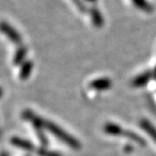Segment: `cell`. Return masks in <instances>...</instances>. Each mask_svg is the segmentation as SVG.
<instances>
[{"label":"cell","instance_id":"5b68a950","mask_svg":"<svg viewBox=\"0 0 156 156\" xmlns=\"http://www.w3.org/2000/svg\"><path fill=\"white\" fill-rule=\"evenodd\" d=\"M140 128L143 130H145L147 134L156 142V128H154V126L146 119L140 120Z\"/></svg>","mask_w":156,"mask_h":156},{"label":"cell","instance_id":"8992f818","mask_svg":"<svg viewBox=\"0 0 156 156\" xmlns=\"http://www.w3.org/2000/svg\"><path fill=\"white\" fill-rule=\"evenodd\" d=\"M123 128L115 123H107L104 126V132L110 135H122Z\"/></svg>","mask_w":156,"mask_h":156},{"label":"cell","instance_id":"6da1fadb","mask_svg":"<svg viewBox=\"0 0 156 156\" xmlns=\"http://www.w3.org/2000/svg\"><path fill=\"white\" fill-rule=\"evenodd\" d=\"M43 126L47 128L51 134H54L56 137H57L62 142H64L65 144H67L72 149L78 150L81 148V143L77 140L74 138L70 134L66 133L63 129L56 126V124L48 122V121H43Z\"/></svg>","mask_w":156,"mask_h":156},{"label":"cell","instance_id":"3957f363","mask_svg":"<svg viewBox=\"0 0 156 156\" xmlns=\"http://www.w3.org/2000/svg\"><path fill=\"white\" fill-rule=\"evenodd\" d=\"M112 86V82L109 78L107 77H101V78H97L94 81H92L90 84H89V87L92 88V89H96L98 91H104V90H108L111 88Z\"/></svg>","mask_w":156,"mask_h":156},{"label":"cell","instance_id":"ba28073f","mask_svg":"<svg viewBox=\"0 0 156 156\" xmlns=\"http://www.w3.org/2000/svg\"><path fill=\"white\" fill-rule=\"evenodd\" d=\"M92 18H93V22L96 26H100L102 24V17L98 11H94L92 14Z\"/></svg>","mask_w":156,"mask_h":156},{"label":"cell","instance_id":"5bb4252c","mask_svg":"<svg viewBox=\"0 0 156 156\" xmlns=\"http://www.w3.org/2000/svg\"><path fill=\"white\" fill-rule=\"evenodd\" d=\"M88 1H95V0H88Z\"/></svg>","mask_w":156,"mask_h":156},{"label":"cell","instance_id":"277c9868","mask_svg":"<svg viewBox=\"0 0 156 156\" xmlns=\"http://www.w3.org/2000/svg\"><path fill=\"white\" fill-rule=\"evenodd\" d=\"M153 76V73L150 71H146L141 73L138 76L134 78L132 82V85L135 88H140L147 84V83L150 81V79Z\"/></svg>","mask_w":156,"mask_h":156},{"label":"cell","instance_id":"7a4b0ae2","mask_svg":"<svg viewBox=\"0 0 156 156\" xmlns=\"http://www.w3.org/2000/svg\"><path fill=\"white\" fill-rule=\"evenodd\" d=\"M0 30L3 33L6 34V36L11 39V41L15 44H20L21 43V37L19 36V34L17 33V31L10 26L8 23L3 22L0 23Z\"/></svg>","mask_w":156,"mask_h":156},{"label":"cell","instance_id":"9c48e42d","mask_svg":"<svg viewBox=\"0 0 156 156\" xmlns=\"http://www.w3.org/2000/svg\"><path fill=\"white\" fill-rule=\"evenodd\" d=\"M133 1H134V4L140 9L147 11H150V5L146 2L145 0H133Z\"/></svg>","mask_w":156,"mask_h":156},{"label":"cell","instance_id":"30bf717a","mask_svg":"<svg viewBox=\"0 0 156 156\" xmlns=\"http://www.w3.org/2000/svg\"><path fill=\"white\" fill-rule=\"evenodd\" d=\"M13 143H15L18 147H22L24 149H31L32 148V145H30L27 141H23L21 140L15 139L13 140Z\"/></svg>","mask_w":156,"mask_h":156},{"label":"cell","instance_id":"52a82bcc","mask_svg":"<svg viewBox=\"0 0 156 156\" xmlns=\"http://www.w3.org/2000/svg\"><path fill=\"white\" fill-rule=\"evenodd\" d=\"M31 68H32V63L30 62H26L24 64V66L23 68L22 72H21V76H22V78L28 77L31 71Z\"/></svg>","mask_w":156,"mask_h":156},{"label":"cell","instance_id":"8fae6325","mask_svg":"<svg viewBox=\"0 0 156 156\" xmlns=\"http://www.w3.org/2000/svg\"><path fill=\"white\" fill-rule=\"evenodd\" d=\"M38 154L40 156H61L60 154L56 152H52V151L45 150V149H40L38 151Z\"/></svg>","mask_w":156,"mask_h":156},{"label":"cell","instance_id":"4fadbf2b","mask_svg":"<svg viewBox=\"0 0 156 156\" xmlns=\"http://www.w3.org/2000/svg\"><path fill=\"white\" fill-rule=\"evenodd\" d=\"M154 76L156 78V68H155V70H154Z\"/></svg>","mask_w":156,"mask_h":156},{"label":"cell","instance_id":"9a60e30c","mask_svg":"<svg viewBox=\"0 0 156 156\" xmlns=\"http://www.w3.org/2000/svg\"><path fill=\"white\" fill-rule=\"evenodd\" d=\"M3 156H5V155H3Z\"/></svg>","mask_w":156,"mask_h":156},{"label":"cell","instance_id":"7c38bea8","mask_svg":"<svg viewBox=\"0 0 156 156\" xmlns=\"http://www.w3.org/2000/svg\"><path fill=\"white\" fill-rule=\"evenodd\" d=\"M24 55H25V50H24V49H21V50L17 52V56H16V58H15V62H16V63H17V62H19L21 61Z\"/></svg>","mask_w":156,"mask_h":156}]
</instances>
